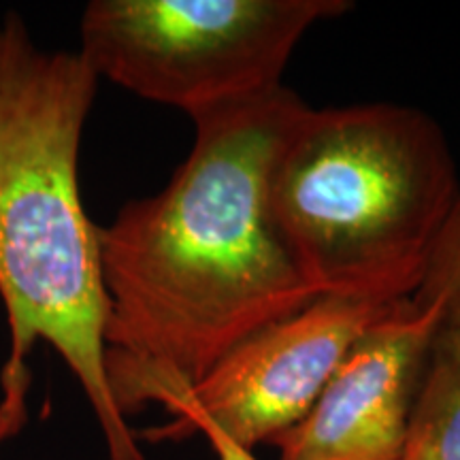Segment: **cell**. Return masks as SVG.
<instances>
[{
  "mask_svg": "<svg viewBox=\"0 0 460 460\" xmlns=\"http://www.w3.org/2000/svg\"><path fill=\"white\" fill-rule=\"evenodd\" d=\"M349 7L348 0H92L77 54L99 82L192 118L278 90L305 34Z\"/></svg>",
  "mask_w": 460,
  "mask_h": 460,
  "instance_id": "cell-4",
  "label": "cell"
},
{
  "mask_svg": "<svg viewBox=\"0 0 460 460\" xmlns=\"http://www.w3.org/2000/svg\"><path fill=\"white\" fill-rule=\"evenodd\" d=\"M418 305H439L444 324H460V190L430 254Z\"/></svg>",
  "mask_w": 460,
  "mask_h": 460,
  "instance_id": "cell-8",
  "label": "cell"
},
{
  "mask_svg": "<svg viewBox=\"0 0 460 460\" xmlns=\"http://www.w3.org/2000/svg\"><path fill=\"white\" fill-rule=\"evenodd\" d=\"M458 190L444 128L394 102L305 105L269 172L273 220L312 290L371 303L416 295Z\"/></svg>",
  "mask_w": 460,
  "mask_h": 460,
  "instance_id": "cell-3",
  "label": "cell"
},
{
  "mask_svg": "<svg viewBox=\"0 0 460 460\" xmlns=\"http://www.w3.org/2000/svg\"><path fill=\"white\" fill-rule=\"evenodd\" d=\"M394 305L318 296L262 326L172 401V420L147 439H181L211 424L245 450L271 444L307 416L352 345Z\"/></svg>",
  "mask_w": 460,
  "mask_h": 460,
  "instance_id": "cell-5",
  "label": "cell"
},
{
  "mask_svg": "<svg viewBox=\"0 0 460 460\" xmlns=\"http://www.w3.org/2000/svg\"><path fill=\"white\" fill-rule=\"evenodd\" d=\"M99 77L75 51H45L17 13L0 20V301L9 356L0 444L26 422L28 354L43 341L82 386L109 460H146L105 369L99 228L79 190V149Z\"/></svg>",
  "mask_w": 460,
  "mask_h": 460,
  "instance_id": "cell-2",
  "label": "cell"
},
{
  "mask_svg": "<svg viewBox=\"0 0 460 460\" xmlns=\"http://www.w3.org/2000/svg\"><path fill=\"white\" fill-rule=\"evenodd\" d=\"M303 109L279 85L192 115L169 183L99 228L105 369L126 420L166 410L252 332L318 298L269 205L273 158Z\"/></svg>",
  "mask_w": 460,
  "mask_h": 460,
  "instance_id": "cell-1",
  "label": "cell"
},
{
  "mask_svg": "<svg viewBox=\"0 0 460 460\" xmlns=\"http://www.w3.org/2000/svg\"><path fill=\"white\" fill-rule=\"evenodd\" d=\"M439 305L399 301L352 345L301 422L269 446L279 460H401Z\"/></svg>",
  "mask_w": 460,
  "mask_h": 460,
  "instance_id": "cell-6",
  "label": "cell"
},
{
  "mask_svg": "<svg viewBox=\"0 0 460 460\" xmlns=\"http://www.w3.org/2000/svg\"><path fill=\"white\" fill-rule=\"evenodd\" d=\"M194 433H200L207 441H209L217 460H258L254 456V452L237 446L233 439H228L222 430L211 427V424H197V427L192 429V435Z\"/></svg>",
  "mask_w": 460,
  "mask_h": 460,
  "instance_id": "cell-9",
  "label": "cell"
},
{
  "mask_svg": "<svg viewBox=\"0 0 460 460\" xmlns=\"http://www.w3.org/2000/svg\"><path fill=\"white\" fill-rule=\"evenodd\" d=\"M401 460H460V324L435 332Z\"/></svg>",
  "mask_w": 460,
  "mask_h": 460,
  "instance_id": "cell-7",
  "label": "cell"
}]
</instances>
